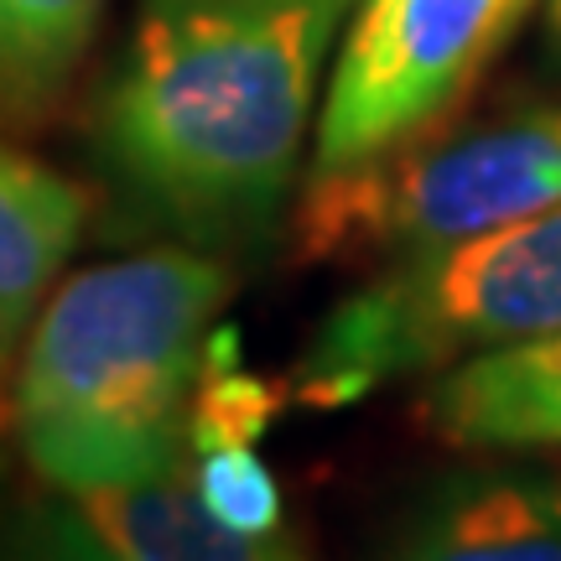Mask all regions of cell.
I'll return each instance as SVG.
<instances>
[{
    "mask_svg": "<svg viewBox=\"0 0 561 561\" xmlns=\"http://www.w3.org/2000/svg\"><path fill=\"white\" fill-rule=\"evenodd\" d=\"M348 0H140L100 94V161L193 240L261 234L301 172Z\"/></svg>",
    "mask_w": 561,
    "mask_h": 561,
    "instance_id": "6da1fadb",
    "label": "cell"
},
{
    "mask_svg": "<svg viewBox=\"0 0 561 561\" xmlns=\"http://www.w3.org/2000/svg\"><path fill=\"white\" fill-rule=\"evenodd\" d=\"M229 265L140 250L62 280L21 343L11 432L47 489L89 500L187 468V426Z\"/></svg>",
    "mask_w": 561,
    "mask_h": 561,
    "instance_id": "7a4b0ae2",
    "label": "cell"
},
{
    "mask_svg": "<svg viewBox=\"0 0 561 561\" xmlns=\"http://www.w3.org/2000/svg\"><path fill=\"white\" fill-rule=\"evenodd\" d=\"M561 333V203L453 250L380 265L339 307L286 375L297 405L339 411L405 375Z\"/></svg>",
    "mask_w": 561,
    "mask_h": 561,
    "instance_id": "3957f363",
    "label": "cell"
},
{
    "mask_svg": "<svg viewBox=\"0 0 561 561\" xmlns=\"http://www.w3.org/2000/svg\"><path fill=\"white\" fill-rule=\"evenodd\" d=\"M561 203V104L426 130L348 172H312L297 208L307 261H411Z\"/></svg>",
    "mask_w": 561,
    "mask_h": 561,
    "instance_id": "277c9868",
    "label": "cell"
},
{
    "mask_svg": "<svg viewBox=\"0 0 561 561\" xmlns=\"http://www.w3.org/2000/svg\"><path fill=\"white\" fill-rule=\"evenodd\" d=\"M530 5L536 0H359L328 79L312 172H348L442 125Z\"/></svg>",
    "mask_w": 561,
    "mask_h": 561,
    "instance_id": "5b68a950",
    "label": "cell"
},
{
    "mask_svg": "<svg viewBox=\"0 0 561 561\" xmlns=\"http://www.w3.org/2000/svg\"><path fill=\"white\" fill-rule=\"evenodd\" d=\"M375 561H561V473L473 468L432 483Z\"/></svg>",
    "mask_w": 561,
    "mask_h": 561,
    "instance_id": "8992f818",
    "label": "cell"
},
{
    "mask_svg": "<svg viewBox=\"0 0 561 561\" xmlns=\"http://www.w3.org/2000/svg\"><path fill=\"white\" fill-rule=\"evenodd\" d=\"M421 416L458 447L546 453L561 447V333L510 343L442 369L421 396Z\"/></svg>",
    "mask_w": 561,
    "mask_h": 561,
    "instance_id": "52a82bcc",
    "label": "cell"
},
{
    "mask_svg": "<svg viewBox=\"0 0 561 561\" xmlns=\"http://www.w3.org/2000/svg\"><path fill=\"white\" fill-rule=\"evenodd\" d=\"M89 187L26 151L0 161V343L16 359L42 307L53 301V280L73 255L89 224Z\"/></svg>",
    "mask_w": 561,
    "mask_h": 561,
    "instance_id": "ba28073f",
    "label": "cell"
},
{
    "mask_svg": "<svg viewBox=\"0 0 561 561\" xmlns=\"http://www.w3.org/2000/svg\"><path fill=\"white\" fill-rule=\"evenodd\" d=\"M79 504L125 561H307L286 530L250 536L224 525L198 500L187 468L136 489H104Z\"/></svg>",
    "mask_w": 561,
    "mask_h": 561,
    "instance_id": "9c48e42d",
    "label": "cell"
},
{
    "mask_svg": "<svg viewBox=\"0 0 561 561\" xmlns=\"http://www.w3.org/2000/svg\"><path fill=\"white\" fill-rule=\"evenodd\" d=\"M104 0H0V100L11 125H37L83 68Z\"/></svg>",
    "mask_w": 561,
    "mask_h": 561,
    "instance_id": "30bf717a",
    "label": "cell"
},
{
    "mask_svg": "<svg viewBox=\"0 0 561 561\" xmlns=\"http://www.w3.org/2000/svg\"><path fill=\"white\" fill-rule=\"evenodd\" d=\"M276 411L280 396L240 364V333L234 328H214L198 396H193L187 447L193 453H203V447H255L271 432Z\"/></svg>",
    "mask_w": 561,
    "mask_h": 561,
    "instance_id": "8fae6325",
    "label": "cell"
},
{
    "mask_svg": "<svg viewBox=\"0 0 561 561\" xmlns=\"http://www.w3.org/2000/svg\"><path fill=\"white\" fill-rule=\"evenodd\" d=\"M187 479H193L198 500L208 504L224 525L250 530V536L286 530L280 483L261 462L255 447H203V453H187Z\"/></svg>",
    "mask_w": 561,
    "mask_h": 561,
    "instance_id": "7c38bea8",
    "label": "cell"
},
{
    "mask_svg": "<svg viewBox=\"0 0 561 561\" xmlns=\"http://www.w3.org/2000/svg\"><path fill=\"white\" fill-rule=\"evenodd\" d=\"M5 561H125L110 536L89 520V510L68 494H47V500L21 504V515L11 520V541H5Z\"/></svg>",
    "mask_w": 561,
    "mask_h": 561,
    "instance_id": "4fadbf2b",
    "label": "cell"
},
{
    "mask_svg": "<svg viewBox=\"0 0 561 561\" xmlns=\"http://www.w3.org/2000/svg\"><path fill=\"white\" fill-rule=\"evenodd\" d=\"M546 58L561 68V0H546Z\"/></svg>",
    "mask_w": 561,
    "mask_h": 561,
    "instance_id": "5bb4252c",
    "label": "cell"
},
{
    "mask_svg": "<svg viewBox=\"0 0 561 561\" xmlns=\"http://www.w3.org/2000/svg\"><path fill=\"white\" fill-rule=\"evenodd\" d=\"M348 5H354V0H348Z\"/></svg>",
    "mask_w": 561,
    "mask_h": 561,
    "instance_id": "9a60e30c",
    "label": "cell"
}]
</instances>
